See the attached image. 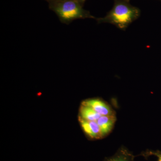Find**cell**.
<instances>
[{
	"label": "cell",
	"mask_w": 161,
	"mask_h": 161,
	"mask_svg": "<svg viewBox=\"0 0 161 161\" xmlns=\"http://www.w3.org/2000/svg\"><path fill=\"white\" fill-rule=\"evenodd\" d=\"M78 1L83 6L86 0H78Z\"/></svg>",
	"instance_id": "9"
},
{
	"label": "cell",
	"mask_w": 161,
	"mask_h": 161,
	"mask_svg": "<svg viewBox=\"0 0 161 161\" xmlns=\"http://www.w3.org/2000/svg\"><path fill=\"white\" fill-rule=\"evenodd\" d=\"M116 120L115 115H102L97 121L103 137L108 135L113 129Z\"/></svg>",
	"instance_id": "5"
},
{
	"label": "cell",
	"mask_w": 161,
	"mask_h": 161,
	"mask_svg": "<svg viewBox=\"0 0 161 161\" xmlns=\"http://www.w3.org/2000/svg\"><path fill=\"white\" fill-rule=\"evenodd\" d=\"M79 119L88 121H97L102 116L89 107L81 105L79 111Z\"/></svg>",
	"instance_id": "7"
},
{
	"label": "cell",
	"mask_w": 161,
	"mask_h": 161,
	"mask_svg": "<svg viewBox=\"0 0 161 161\" xmlns=\"http://www.w3.org/2000/svg\"><path fill=\"white\" fill-rule=\"evenodd\" d=\"M140 15V9L131 5L130 0H114L112 9L104 17L96 18V20L98 24L110 23L125 31Z\"/></svg>",
	"instance_id": "1"
},
{
	"label": "cell",
	"mask_w": 161,
	"mask_h": 161,
	"mask_svg": "<svg viewBox=\"0 0 161 161\" xmlns=\"http://www.w3.org/2000/svg\"><path fill=\"white\" fill-rule=\"evenodd\" d=\"M49 9L57 14L62 23L69 24L78 19H93L89 11L83 8L78 0H45Z\"/></svg>",
	"instance_id": "2"
},
{
	"label": "cell",
	"mask_w": 161,
	"mask_h": 161,
	"mask_svg": "<svg viewBox=\"0 0 161 161\" xmlns=\"http://www.w3.org/2000/svg\"><path fill=\"white\" fill-rule=\"evenodd\" d=\"M141 155L145 158H148L151 155L155 156L158 158L157 161H161V151L159 150H147L142 153Z\"/></svg>",
	"instance_id": "8"
},
{
	"label": "cell",
	"mask_w": 161,
	"mask_h": 161,
	"mask_svg": "<svg viewBox=\"0 0 161 161\" xmlns=\"http://www.w3.org/2000/svg\"><path fill=\"white\" fill-rule=\"evenodd\" d=\"M160 1H161V0H160Z\"/></svg>",
	"instance_id": "10"
},
{
	"label": "cell",
	"mask_w": 161,
	"mask_h": 161,
	"mask_svg": "<svg viewBox=\"0 0 161 161\" xmlns=\"http://www.w3.org/2000/svg\"><path fill=\"white\" fill-rule=\"evenodd\" d=\"M135 156L125 147H121L114 155L104 161H133Z\"/></svg>",
	"instance_id": "6"
},
{
	"label": "cell",
	"mask_w": 161,
	"mask_h": 161,
	"mask_svg": "<svg viewBox=\"0 0 161 161\" xmlns=\"http://www.w3.org/2000/svg\"><path fill=\"white\" fill-rule=\"evenodd\" d=\"M79 121L84 131L91 138L98 139L103 137L97 122L88 121L80 119Z\"/></svg>",
	"instance_id": "4"
},
{
	"label": "cell",
	"mask_w": 161,
	"mask_h": 161,
	"mask_svg": "<svg viewBox=\"0 0 161 161\" xmlns=\"http://www.w3.org/2000/svg\"><path fill=\"white\" fill-rule=\"evenodd\" d=\"M81 105L90 107L101 115H115L114 111L109 106L100 99H88L84 101Z\"/></svg>",
	"instance_id": "3"
}]
</instances>
